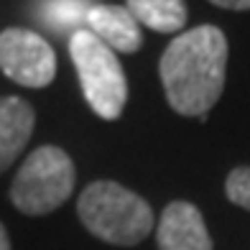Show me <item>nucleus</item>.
I'll list each match as a JSON object with an SVG mask.
<instances>
[{"mask_svg":"<svg viewBox=\"0 0 250 250\" xmlns=\"http://www.w3.org/2000/svg\"><path fill=\"white\" fill-rule=\"evenodd\" d=\"M158 74L171 110L179 115L204 120L225 89V33L212 23L179 33L161 54Z\"/></svg>","mask_w":250,"mask_h":250,"instance_id":"f257e3e1","label":"nucleus"},{"mask_svg":"<svg viewBox=\"0 0 250 250\" xmlns=\"http://www.w3.org/2000/svg\"><path fill=\"white\" fill-rule=\"evenodd\" d=\"M77 214L97 240L130 248L153 232V209L118 181H92L77 199Z\"/></svg>","mask_w":250,"mask_h":250,"instance_id":"f03ea898","label":"nucleus"},{"mask_svg":"<svg viewBox=\"0 0 250 250\" xmlns=\"http://www.w3.org/2000/svg\"><path fill=\"white\" fill-rule=\"evenodd\" d=\"M69 56L92 112L102 120H118L128 102V79L115 51L89 28H79L69 36Z\"/></svg>","mask_w":250,"mask_h":250,"instance_id":"7ed1b4c3","label":"nucleus"},{"mask_svg":"<svg viewBox=\"0 0 250 250\" xmlns=\"http://www.w3.org/2000/svg\"><path fill=\"white\" fill-rule=\"evenodd\" d=\"M77 171L72 158L59 146H41L33 151L10 184V202L28 217H43L72 197Z\"/></svg>","mask_w":250,"mask_h":250,"instance_id":"20e7f679","label":"nucleus"},{"mask_svg":"<svg viewBox=\"0 0 250 250\" xmlns=\"http://www.w3.org/2000/svg\"><path fill=\"white\" fill-rule=\"evenodd\" d=\"M0 69L23 87H49L56 77V51L36 31L8 28L0 33Z\"/></svg>","mask_w":250,"mask_h":250,"instance_id":"39448f33","label":"nucleus"},{"mask_svg":"<svg viewBox=\"0 0 250 250\" xmlns=\"http://www.w3.org/2000/svg\"><path fill=\"white\" fill-rule=\"evenodd\" d=\"M158 250H214L202 212L191 202L166 204L156 225Z\"/></svg>","mask_w":250,"mask_h":250,"instance_id":"423d86ee","label":"nucleus"},{"mask_svg":"<svg viewBox=\"0 0 250 250\" xmlns=\"http://www.w3.org/2000/svg\"><path fill=\"white\" fill-rule=\"evenodd\" d=\"M84 23L112 51L135 54L143 43V33H141L138 21L123 5H92Z\"/></svg>","mask_w":250,"mask_h":250,"instance_id":"0eeeda50","label":"nucleus"},{"mask_svg":"<svg viewBox=\"0 0 250 250\" xmlns=\"http://www.w3.org/2000/svg\"><path fill=\"white\" fill-rule=\"evenodd\" d=\"M36 112L21 97H0V174L13 166L33 135Z\"/></svg>","mask_w":250,"mask_h":250,"instance_id":"6e6552de","label":"nucleus"},{"mask_svg":"<svg viewBox=\"0 0 250 250\" xmlns=\"http://www.w3.org/2000/svg\"><path fill=\"white\" fill-rule=\"evenodd\" d=\"M130 16L141 26H148L156 33H176L187 26L184 0H125Z\"/></svg>","mask_w":250,"mask_h":250,"instance_id":"1a4fd4ad","label":"nucleus"},{"mask_svg":"<svg viewBox=\"0 0 250 250\" xmlns=\"http://www.w3.org/2000/svg\"><path fill=\"white\" fill-rule=\"evenodd\" d=\"M89 8H92L89 0H39L36 13H39V21L49 31H56V33L72 31L74 33L87 21Z\"/></svg>","mask_w":250,"mask_h":250,"instance_id":"9d476101","label":"nucleus"},{"mask_svg":"<svg viewBox=\"0 0 250 250\" xmlns=\"http://www.w3.org/2000/svg\"><path fill=\"white\" fill-rule=\"evenodd\" d=\"M225 194L232 204L250 212V166L232 168L225 179Z\"/></svg>","mask_w":250,"mask_h":250,"instance_id":"9b49d317","label":"nucleus"},{"mask_svg":"<svg viewBox=\"0 0 250 250\" xmlns=\"http://www.w3.org/2000/svg\"><path fill=\"white\" fill-rule=\"evenodd\" d=\"M209 3L225 10H250V0H209Z\"/></svg>","mask_w":250,"mask_h":250,"instance_id":"f8f14e48","label":"nucleus"},{"mask_svg":"<svg viewBox=\"0 0 250 250\" xmlns=\"http://www.w3.org/2000/svg\"><path fill=\"white\" fill-rule=\"evenodd\" d=\"M0 250H10V237H8V232H5L3 222H0Z\"/></svg>","mask_w":250,"mask_h":250,"instance_id":"ddd939ff","label":"nucleus"}]
</instances>
